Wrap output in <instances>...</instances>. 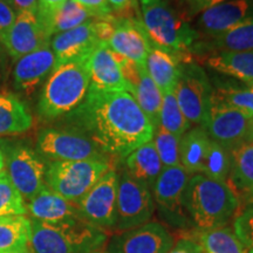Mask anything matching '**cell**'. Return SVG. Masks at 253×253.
<instances>
[{
    "label": "cell",
    "instance_id": "cell-23",
    "mask_svg": "<svg viewBox=\"0 0 253 253\" xmlns=\"http://www.w3.org/2000/svg\"><path fill=\"white\" fill-rule=\"evenodd\" d=\"M162 169V162L153 141L141 145L126 157V172L150 190H153Z\"/></svg>",
    "mask_w": 253,
    "mask_h": 253
},
{
    "label": "cell",
    "instance_id": "cell-1",
    "mask_svg": "<svg viewBox=\"0 0 253 253\" xmlns=\"http://www.w3.org/2000/svg\"><path fill=\"white\" fill-rule=\"evenodd\" d=\"M104 154L126 158L153 140L155 129L129 91L88 94L74 114Z\"/></svg>",
    "mask_w": 253,
    "mask_h": 253
},
{
    "label": "cell",
    "instance_id": "cell-45",
    "mask_svg": "<svg viewBox=\"0 0 253 253\" xmlns=\"http://www.w3.org/2000/svg\"><path fill=\"white\" fill-rule=\"evenodd\" d=\"M39 0H11V6L15 13L21 12H38Z\"/></svg>",
    "mask_w": 253,
    "mask_h": 253
},
{
    "label": "cell",
    "instance_id": "cell-50",
    "mask_svg": "<svg viewBox=\"0 0 253 253\" xmlns=\"http://www.w3.org/2000/svg\"><path fill=\"white\" fill-rule=\"evenodd\" d=\"M249 86H250V87H251V88H252V89H253V84H249Z\"/></svg>",
    "mask_w": 253,
    "mask_h": 253
},
{
    "label": "cell",
    "instance_id": "cell-6",
    "mask_svg": "<svg viewBox=\"0 0 253 253\" xmlns=\"http://www.w3.org/2000/svg\"><path fill=\"white\" fill-rule=\"evenodd\" d=\"M175 95L186 120L191 125L203 126L211 108L212 84L195 61L182 63Z\"/></svg>",
    "mask_w": 253,
    "mask_h": 253
},
{
    "label": "cell",
    "instance_id": "cell-25",
    "mask_svg": "<svg viewBox=\"0 0 253 253\" xmlns=\"http://www.w3.org/2000/svg\"><path fill=\"white\" fill-rule=\"evenodd\" d=\"M28 248L32 253H79L55 226L36 219H31Z\"/></svg>",
    "mask_w": 253,
    "mask_h": 253
},
{
    "label": "cell",
    "instance_id": "cell-2",
    "mask_svg": "<svg viewBox=\"0 0 253 253\" xmlns=\"http://www.w3.org/2000/svg\"><path fill=\"white\" fill-rule=\"evenodd\" d=\"M141 20L151 46L173 53L182 62L194 61L191 48L198 40L183 6L168 0H141Z\"/></svg>",
    "mask_w": 253,
    "mask_h": 253
},
{
    "label": "cell",
    "instance_id": "cell-13",
    "mask_svg": "<svg viewBox=\"0 0 253 253\" xmlns=\"http://www.w3.org/2000/svg\"><path fill=\"white\" fill-rule=\"evenodd\" d=\"M8 177L27 201L45 188L46 167L36 151L25 145H15L7 153Z\"/></svg>",
    "mask_w": 253,
    "mask_h": 253
},
{
    "label": "cell",
    "instance_id": "cell-7",
    "mask_svg": "<svg viewBox=\"0 0 253 253\" xmlns=\"http://www.w3.org/2000/svg\"><path fill=\"white\" fill-rule=\"evenodd\" d=\"M190 173L182 166L163 168L153 188L161 216L177 229H189L191 221L185 209L184 194Z\"/></svg>",
    "mask_w": 253,
    "mask_h": 253
},
{
    "label": "cell",
    "instance_id": "cell-17",
    "mask_svg": "<svg viewBox=\"0 0 253 253\" xmlns=\"http://www.w3.org/2000/svg\"><path fill=\"white\" fill-rule=\"evenodd\" d=\"M100 42L102 41L97 37L95 19H90L73 30L56 34L50 42L55 55L54 68L72 60L90 55Z\"/></svg>",
    "mask_w": 253,
    "mask_h": 253
},
{
    "label": "cell",
    "instance_id": "cell-37",
    "mask_svg": "<svg viewBox=\"0 0 253 253\" xmlns=\"http://www.w3.org/2000/svg\"><path fill=\"white\" fill-rule=\"evenodd\" d=\"M27 213L23 196L18 191L9 179L8 173L2 171L0 173V217L14 216V214Z\"/></svg>",
    "mask_w": 253,
    "mask_h": 253
},
{
    "label": "cell",
    "instance_id": "cell-18",
    "mask_svg": "<svg viewBox=\"0 0 253 253\" xmlns=\"http://www.w3.org/2000/svg\"><path fill=\"white\" fill-rule=\"evenodd\" d=\"M90 84L95 91H129L115 53L106 42H100L88 59Z\"/></svg>",
    "mask_w": 253,
    "mask_h": 253
},
{
    "label": "cell",
    "instance_id": "cell-11",
    "mask_svg": "<svg viewBox=\"0 0 253 253\" xmlns=\"http://www.w3.org/2000/svg\"><path fill=\"white\" fill-rule=\"evenodd\" d=\"M38 149L52 161H82L106 158L102 150L79 132L46 129L38 137Z\"/></svg>",
    "mask_w": 253,
    "mask_h": 253
},
{
    "label": "cell",
    "instance_id": "cell-35",
    "mask_svg": "<svg viewBox=\"0 0 253 253\" xmlns=\"http://www.w3.org/2000/svg\"><path fill=\"white\" fill-rule=\"evenodd\" d=\"M160 126L178 138H181L191 126V123L186 120L185 115L179 108L175 91L163 94L160 113Z\"/></svg>",
    "mask_w": 253,
    "mask_h": 253
},
{
    "label": "cell",
    "instance_id": "cell-51",
    "mask_svg": "<svg viewBox=\"0 0 253 253\" xmlns=\"http://www.w3.org/2000/svg\"><path fill=\"white\" fill-rule=\"evenodd\" d=\"M95 253H102V252H95Z\"/></svg>",
    "mask_w": 253,
    "mask_h": 253
},
{
    "label": "cell",
    "instance_id": "cell-16",
    "mask_svg": "<svg viewBox=\"0 0 253 253\" xmlns=\"http://www.w3.org/2000/svg\"><path fill=\"white\" fill-rule=\"evenodd\" d=\"M8 54L19 60L34 50L49 43V38L43 31L38 12H21L15 17L12 27L1 39Z\"/></svg>",
    "mask_w": 253,
    "mask_h": 253
},
{
    "label": "cell",
    "instance_id": "cell-15",
    "mask_svg": "<svg viewBox=\"0 0 253 253\" xmlns=\"http://www.w3.org/2000/svg\"><path fill=\"white\" fill-rule=\"evenodd\" d=\"M106 43L114 53L138 66H145L151 48L141 18L115 17V28Z\"/></svg>",
    "mask_w": 253,
    "mask_h": 253
},
{
    "label": "cell",
    "instance_id": "cell-4",
    "mask_svg": "<svg viewBox=\"0 0 253 253\" xmlns=\"http://www.w3.org/2000/svg\"><path fill=\"white\" fill-rule=\"evenodd\" d=\"M89 55L58 66L41 91L38 110L42 118L54 119L78 108L89 90Z\"/></svg>",
    "mask_w": 253,
    "mask_h": 253
},
{
    "label": "cell",
    "instance_id": "cell-9",
    "mask_svg": "<svg viewBox=\"0 0 253 253\" xmlns=\"http://www.w3.org/2000/svg\"><path fill=\"white\" fill-rule=\"evenodd\" d=\"M202 128L211 140L232 151L253 143V115L229 107L211 104Z\"/></svg>",
    "mask_w": 253,
    "mask_h": 253
},
{
    "label": "cell",
    "instance_id": "cell-47",
    "mask_svg": "<svg viewBox=\"0 0 253 253\" xmlns=\"http://www.w3.org/2000/svg\"><path fill=\"white\" fill-rule=\"evenodd\" d=\"M8 253H32L30 248L24 249V250H19V251H14V252H8Z\"/></svg>",
    "mask_w": 253,
    "mask_h": 253
},
{
    "label": "cell",
    "instance_id": "cell-8",
    "mask_svg": "<svg viewBox=\"0 0 253 253\" xmlns=\"http://www.w3.org/2000/svg\"><path fill=\"white\" fill-rule=\"evenodd\" d=\"M155 212V201L151 190L132 179L122 171L119 175L116 225L118 232L135 229L149 223Z\"/></svg>",
    "mask_w": 253,
    "mask_h": 253
},
{
    "label": "cell",
    "instance_id": "cell-12",
    "mask_svg": "<svg viewBox=\"0 0 253 253\" xmlns=\"http://www.w3.org/2000/svg\"><path fill=\"white\" fill-rule=\"evenodd\" d=\"M173 244V237L166 226L149 221L114 235L106 253H168Z\"/></svg>",
    "mask_w": 253,
    "mask_h": 253
},
{
    "label": "cell",
    "instance_id": "cell-40",
    "mask_svg": "<svg viewBox=\"0 0 253 253\" xmlns=\"http://www.w3.org/2000/svg\"><path fill=\"white\" fill-rule=\"evenodd\" d=\"M86 8L94 19H102L112 15V8L107 0H75Z\"/></svg>",
    "mask_w": 253,
    "mask_h": 253
},
{
    "label": "cell",
    "instance_id": "cell-41",
    "mask_svg": "<svg viewBox=\"0 0 253 253\" xmlns=\"http://www.w3.org/2000/svg\"><path fill=\"white\" fill-rule=\"evenodd\" d=\"M17 13L5 0H0V41L13 25Z\"/></svg>",
    "mask_w": 253,
    "mask_h": 253
},
{
    "label": "cell",
    "instance_id": "cell-32",
    "mask_svg": "<svg viewBox=\"0 0 253 253\" xmlns=\"http://www.w3.org/2000/svg\"><path fill=\"white\" fill-rule=\"evenodd\" d=\"M227 183L236 191L253 190V143L231 151V170Z\"/></svg>",
    "mask_w": 253,
    "mask_h": 253
},
{
    "label": "cell",
    "instance_id": "cell-22",
    "mask_svg": "<svg viewBox=\"0 0 253 253\" xmlns=\"http://www.w3.org/2000/svg\"><path fill=\"white\" fill-rule=\"evenodd\" d=\"M182 63V59L173 53L151 46L145 68L162 94H168L175 91Z\"/></svg>",
    "mask_w": 253,
    "mask_h": 253
},
{
    "label": "cell",
    "instance_id": "cell-38",
    "mask_svg": "<svg viewBox=\"0 0 253 253\" xmlns=\"http://www.w3.org/2000/svg\"><path fill=\"white\" fill-rule=\"evenodd\" d=\"M233 232L246 251H253V208H249L233 219Z\"/></svg>",
    "mask_w": 253,
    "mask_h": 253
},
{
    "label": "cell",
    "instance_id": "cell-10",
    "mask_svg": "<svg viewBox=\"0 0 253 253\" xmlns=\"http://www.w3.org/2000/svg\"><path fill=\"white\" fill-rule=\"evenodd\" d=\"M118 186L119 173L110 169L75 204L80 216L99 229H115Z\"/></svg>",
    "mask_w": 253,
    "mask_h": 253
},
{
    "label": "cell",
    "instance_id": "cell-34",
    "mask_svg": "<svg viewBox=\"0 0 253 253\" xmlns=\"http://www.w3.org/2000/svg\"><path fill=\"white\" fill-rule=\"evenodd\" d=\"M230 170L231 151L210 138L201 173L216 181L227 182Z\"/></svg>",
    "mask_w": 253,
    "mask_h": 253
},
{
    "label": "cell",
    "instance_id": "cell-24",
    "mask_svg": "<svg viewBox=\"0 0 253 253\" xmlns=\"http://www.w3.org/2000/svg\"><path fill=\"white\" fill-rule=\"evenodd\" d=\"M208 68L253 84V49L244 52L216 53L199 59Z\"/></svg>",
    "mask_w": 253,
    "mask_h": 253
},
{
    "label": "cell",
    "instance_id": "cell-30",
    "mask_svg": "<svg viewBox=\"0 0 253 253\" xmlns=\"http://www.w3.org/2000/svg\"><path fill=\"white\" fill-rule=\"evenodd\" d=\"M31 219L23 214L0 217V253L28 248Z\"/></svg>",
    "mask_w": 253,
    "mask_h": 253
},
{
    "label": "cell",
    "instance_id": "cell-49",
    "mask_svg": "<svg viewBox=\"0 0 253 253\" xmlns=\"http://www.w3.org/2000/svg\"><path fill=\"white\" fill-rule=\"evenodd\" d=\"M246 253H253V251H246Z\"/></svg>",
    "mask_w": 253,
    "mask_h": 253
},
{
    "label": "cell",
    "instance_id": "cell-31",
    "mask_svg": "<svg viewBox=\"0 0 253 253\" xmlns=\"http://www.w3.org/2000/svg\"><path fill=\"white\" fill-rule=\"evenodd\" d=\"M199 253H246L232 229L224 226L219 229L197 231L194 239Z\"/></svg>",
    "mask_w": 253,
    "mask_h": 253
},
{
    "label": "cell",
    "instance_id": "cell-33",
    "mask_svg": "<svg viewBox=\"0 0 253 253\" xmlns=\"http://www.w3.org/2000/svg\"><path fill=\"white\" fill-rule=\"evenodd\" d=\"M211 104L229 107L253 115V89L249 86L220 82L212 86Z\"/></svg>",
    "mask_w": 253,
    "mask_h": 253
},
{
    "label": "cell",
    "instance_id": "cell-28",
    "mask_svg": "<svg viewBox=\"0 0 253 253\" xmlns=\"http://www.w3.org/2000/svg\"><path fill=\"white\" fill-rule=\"evenodd\" d=\"M140 108L143 110L154 129L160 126V113L162 107L163 94L148 74L145 66L140 67V80L131 91Z\"/></svg>",
    "mask_w": 253,
    "mask_h": 253
},
{
    "label": "cell",
    "instance_id": "cell-46",
    "mask_svg": "<svg viewBox=\"0 0 253 253\" xmlns=\"http://www.w3.org/2000/svg\"><path fill=\"white\" fill-rule=\"evenodd\" d=\"M4 166H5V162H4V155H2L1 150H0V173L4 171Z\"/></svg>",
    "mask_w": 253,
    "mask_h": 253
},
{
    "label": "cell",
    "instance_id": "cell-36",
    "mask_svg": "<svg viewBox=\"0 0 253 253\" xmlns=\"http://www.w3.org/2000/svg\"><path fill=\"white\" fill-rule=\"evenodd\" d=\"M179 140L181 138L166 130L163 126H158L155 129L154 137L151 141H153L155 149L157 151L163 168L181 166Z\"/></svg>",
    "mask_w": 253,
    "mask_h": 253
},
{
    "label": "cell",
    "instance_id": "cell-20",
    "mask_svg": "<svg viewBox=\"0 0 253 253\" xmlns=\"http://www.w3.org/2000/svg\"><path fill=\"white\" fill-rule=\"evenodd\" d=\"M55 55L52 47L45 45L18 60L14 68V84L18 89L32 94L54 69Z\"/></svg>",
    "mask_w": 253,
    "mask_h": 253
},
{
    "label": "cell",
    "instance_id": "cell-3",
    "mask_svg": "<svg viewBox=\"0 0 253 253\" xmlns=\"http://www.w3.org/2000/svg\"><path fill=\"white\" fill-rule=\"evenodd\" d=\"M184 202L191 225L197 231L226 226L239 208L238 196L229 183L209 178L202 173L190 177Z\"/></svg>",
    "mask_w": 253,
    "mask_h": 253
},
{
    "label": "cell",
    "instance_id": "cell-21",
    "mask_svg": "<svg viewBox=\"0 0 253 253\" xmlns=\"http://www.w3.org/2000/svg\"><path fill=\"white\" fill-rule=\"evenodd\" d=\"M27 211L33 219L55 225L79 217L77 205L68 202L61 196L45 186L31 199Z\"/></svg>",
    "mask_w": 253,
    "mask_h": 253
},
{
    "label": "cell",
    "instance_id": "cell-43",
    "mask_svg": "<svg viewBox=\"0 0 253 253\" xmlns=\"http://www.w3.org/2000/svg\"><path fill=\"white\" fill-rule=\"evenodd\" d=\"M67 0H39L38 5V17L40 20H46L54 12L61 7Z\"/></svg>",
    "mask_w": 253,
    "mask_h": 253
},
{
    "label": "cell",
    "instance_id": "cell-42",
    "mask_svg": "<svg viewBox=\"0 0 253 253\" xmlns=\"http://www.w3.org/2000/svg\"><path fill=\"white\" fill-rule=\"evenodd\" d=\"M108 4L115 12L120 14L121 18H141V15H135L136 9V0H107Z\"/></svg>",
    "mask_w": 253,
    "mask_h": 253
},
{
    "label": "cell",
    "instance_id": "cell-27",
    "mask_svg": "<svg viewBox=\"0 0 253 253\" xmlns=\"http://www.w3.org/2000/svg\"><path fill=\"white\" fill-rule=\"evenodd\" d=\"M209 142L210 137L202 126L190 129L179 140L181 166L190 175L201 173Z\"/></svg>",
    "mask_w": 253,
    "mask_h": 253
},
{
    "label": "cell",
    "instance_id": "cell-44",
    "mask_svg": "<svg viewBox=\"0 0 253 253\" xmlns=\"http://www.w3.org/2000/svg\"><path fill=\"white\" fill-rule=\"evenodd\" d=\"M168 253H199V251L194 239L182 238L173 244Z\"/></svg>",
    "mask_w": 253,
    "mask_h": 253
},
{
    "label": "cell",
    "instance_id": "cell-26",
    "mask_svg": "<svg viewBox=\"0 0 253 253\" xmlns=\"http://www.w3.org/2000/svg\"><path fill=\"white\" fill-rule=\"evenodd\" d=\"M33 125L26 106L13 94H0V136L21 134Z\"/></svg>",
    "mask_w": 253,
    "mask_h": 253
},
{
    "label": "cell",
    "instance_id": "cell-48",
    "mask_svg": "<svg viewBox=\"0 0 253 253\" xmlns=\"http://www.w3.org/2000/svg\"><path fill=\"white\" fill-rule=\"evenodd\" d=\"M250 194H251V196H252V198H253V190H252V191H251V192H250Z\"/></svg>",
    "mask_w": 253,
    "mask_h": 253
},
{
    "label": "cell",
    "instance_id": "cell-5",
    "mask_svg": "<svg viewBox=\"0 0 253 253\" xmlns=\"http://www.w3.org/2000/svg\"><path fill=\"white\" fill-rule=\"evenodd\" d=\"M112 169L107 158L82 161H53L46 168L48 189L77 204L104 173Z\"/></svg>",
    "mask_w": 253,
    "mask_h": 253
},
{
    "label": "cell",
    "instance_id": "cell-39",
    "mask_svg": "<svg viewBox=\"0 0 253 253\" xmlns=\"http://www.w3.org/2000/svg\"><path fill=\"white\" fill-rule=\"evenodd\" d=\"M224 1H227V0H184L182 6L186 17L191 20L192 18L203 13L208 8L219 5Z\"/></svg>",
    "mask_w": 253,
    "mask_h": 253
},
{
    "label": "cell",
    "instance_id": "cell-19",
    "mask_svg": "<svg viewBox=\"0 0 253 253\" xmlns=\"http://www.w3.org/2000/svg\"><path fill=\"white\" fill-rule=\"evenodd\" d=\"M253 49V17L231 30L210 39L197 40L191 48V55L197 60L224 52H244Z\"/></svg>",
    "mask_w": 253,
    "mask_h": 253
},
{
    "label": "cell",
    "instance_id": "cell-29",
    "mask_svg": "<svg viewBox=\"0 0 253 253\" xmlns=\"http://www.w3.org/2000/svg\"><path fill=\"white\" fill-rule=\"evenodd\" d=\"M90 19H93V17L86 8L82 7L75 0H67L49 18L46 20H39L47 37L50 38L53 34L62 33L80 26Z\"/></svg>",
    "mask_w": 253,
    "mask_h": 253
},
{
    "label": "cell",
    "instance_id": "cell-14",
    "mask_svg": "<svg viewBox=\"0 0 253 253\" xmlns=\"http://www.w3.org/2000/svg\"><path fill=\"white\" fill-rule=\"evenodd\" d=\"M253 17V0H227L199 14L194 30L198 40L210 39Z\"/></svg>",
    "mask_w": 253,
    "mask_h": 253
}]
</instances>
